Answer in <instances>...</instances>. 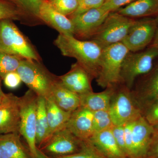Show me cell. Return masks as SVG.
Returning a JSON list of instances; mask_svg holds the SVG:
<instances>
[{
	"instance_id": "obj_12",
	"label": "cell",
	"mask_w": 158,
	"mask_h": 158,
	"mask_svg": "<svg viewBox=\"0 0 158 158\" xmlns=\"http://www.w3.org/2000/svg\"><path fill=\"white\" fill-rule=\"evenodd\" d=\"M20 97L6 94L0 103V135L19 133Z\"/></svg>"
},
{
	"instance_id": "obj_13",
	"label": "cell",
	"mask_w": 158,
	"mask_h": 158,
	"mask_svg": "<svg viewBox=\"0 0 158 158\" xmlns=\"http://www.w3.org/2000/svg\"><path fill=\"white\" fill-rule=\"evenodd\" d=\"M155 128L142 115L135 119L132 131L131 158H145L151 142Z\"/></svg>"
},
{
	"instance_id": "obj_41",
	"label": "cell",
	"mask_w": 158,
	"mask_h": 158,
	"mask_svg": "<svg viewBox=\"0 0 158 158\" xmlns=\"http://www.w3.org/2000/svg\"><path fill=\"white\" fill-rule=\"evenodd\" d=\"M5 96H4V97L3 98L0 99V103H1L2 102V101L3 98H4V97H5Z\"/></svg>"
},
{
	"instance_id": "obj_23",
	"label": "cell",
	"mask_w": 158,
	"mask_h": 158,
	"mask_svg": "<svg viewBox=\"0 0 158 158\" xmlns=\"http://www.w3.org/2000/svg\"><path fill=\"white\" fill-rule=\"evenodd\" d=\"M47 116L51 136L54 133L66 127L71 113L64 111L57 106L50 96L45 99Z\"/></svg>"
},
{
	"instance_id": "obj_21",
	"label": "cell",
	"mask_w": 158,
	"mask_h": 158,
	"mask_svg": "<svg viewBox=\"0 0 158 158\" xmlns=\"http://www.w3.org/2000/svg\"><path fill=\"white\" fill-rule=\"evenodd\" d=\"M116 86L108 87L102 92L94 93L93 91L80 95L81 106L95 112L100 110H109Z\"/></svg>"
},
{
	"instance_id": "obj_8",
	"label": "cell",
	"mask_w": 158,
	"mask_h": 158,
	"mask_svg": "<svg viewBox=\"0 0 158 158\" xmlns=\"http://www.w3.org/2000/svg\"><path fill=\"white\" fill-rule=\"evenodd\" d=\"M114 126H123L141 116V111L131 90L123 85L116 86L109 109Z\"/></svg>"
},
{
	"instance_id": "obj_15",
	"label": "cell",
	"mask_w": 158,
	"mask_h": 158,
	"mask_svg": "<svg viewBox=\"0 0 158 158\" xmlns=\"http://www.w3.org/2000/svg\"><path fill=\"white\" fill-rule=\"evenodd\" d=\"M39 15L40 19L56 30L59 34L74 36L73 24L70 19L55 10L49 1L43 0Z\"/></svg>"
},
{
	"instance_id": "obj_1",
	"label": "cell",
	"mask_w": 158,
	"mask_h": 158,
	"mask_svg": "<svg viewBox=\"0 0 158 158\" xmlns=\"http://www.w3.org/2000/svg\"><path fill=\"white\" fill-rule=\"evenodd\" d=\"M54 44L65 56L76 59L92 79H96L99 70L103 48L93 40H81L74 36L59 34Z\"/></svg>"
},
{
	"instance_id": "obj_35",
	"label": "cell",
	"mask_w": 158,
	"mask_h": 158,
	"mask_svg": "<svg viewBox=\"0 0 158 158\" xmlns=\"http://www.w3.org/2000/svg\"><path fill=\"white\" fill-rule=\"evenodd\" d=\"M3 81H4L5 86L11 89H16L18 88L22 82L17 71L12 72L8 73L4 78Z\"/></svg>"
},
{
	"instance_id": "obj_14",
	"label": "cell",
	"mask_w": 158,
	"mask_h": 158,
	"mask_svg": "<svg viewBox=\"0 0 158 158\" xmlns=\"http://www.w3.org/2000/svg\"><path fill=\"white\" fill-rule=\"evenodd\" d=\"M94 112L80 106L71 114L66 128L82 141L88 140L93 135Z\"/></svg>"
},
{
	"instance_id": "obj_2",
	"label": "cell",
	"mask_w": 158,
	"mask_h": 158,
	"mask_svg": "<svg viewBox=\"0 0 158 158\" xmlns=\"http://www.w3.org/2000/svg\"><path fill=\"white\" fill-rule=\"evenodd\" d=\"M16 71L29 90L45 99L51 96L54 85L59 80L41 62L31 59H23Z\"/></svg>"
},
{
	"instance_id": "obj_5",
	"label": "cell",
	"mask_w": 158,
	"mask_h": 158,
	"mask_svg": "<svg viewBox=\"0 0 158 158\" xmlns=\"http://www.w3.org/2000/svg\"><path fill=\"white\" fill-rule=\"evenodd\" d=\"M157 58L158 49L152 46L142 52H130L123 63L121 84L131 90L138 77L145 75L152 70L154 60Z\"/></svg>"
},
{
	"instance_id": "obj_42",
	"label": "cell",
	"mask_w": 158,
	"mask_h": 158,
	"mask_svg": "<svg viewBox=\"0 0 158 158\" xmlns=\"http://www.w3.org/2000/svg\"><path fill=\"white\" fill-rule=\"evenodd\" d=\"M78 1H79H79H81V0H78Z\"/></svg>"
},
{
	"instance_id": "obj_33",
	"label": "cell",
	"mask_w": 158,
	"mask_h": 158,
	"mask_svg": "<svg viewBox=\"0 0 158 158\" xmlns=\"http://www.w3.org/2000/svg\"><path fill=\"white\" fill-rule=\"evenodd\" d=\"M111 130L117 144L126 155L127 156L123 126H113Z\"/></svg>"
},
{
	"instance_id": "obj_25",
	"label": "cell",
	"mask_w": 158,
	"mask_h": 158,
	"mask_svg": "<svg viewBox=\"0 0 158 158\" xmlns=\"http://www.w3.org/2000/svg\"><path fill=\"white\" fill-rule=\"evenodd\" d=\"M23 58L0 52V78L2 80L6 75L16 71Z\"/></svg>"
},
{
	"instance_id": "obj_11",
	"label": "cell",
	"mask_w": 158,
	"mask_h": 158,
	"mask_svg": "<svg viewBox=\"0 0 158 158\" xmlns=\"http://www.w3.org/2000/svg\"><path fill=\"white\" fill-rule=\"evenodd\" d=\"M110 13L101 7L69 17L73 24L74 36L81 40L90 39Z\"/></svg>"
},
{
	"instance_id": "obj_22",
	"label": "cell",
	"mask_w": 158,
	"mask_h": 158,
	"mask_svg": "<svg viewBox=\"0 0 158 158\" xmlns=\"http://www.w3.org/2000/svg\"><path fill=\"white\" fill-rule=\"evenodd\" d=\"M51 97L57 106L66 112L72 113L81 106L80 95L66 88L59 78L54 85Z\"/></svg>"
},
{
	"instance_id": "obj_37",
	"label": "cell",
	"mask_w": 158,
	"mask_h": 158,
	"mask_svg": "<svg viewBox=\"0 0 158 158\" xmlns=\"http://www.w3.org/2000/svg\"><path fill=\"white\" fill-rule=\"evenodd\" d=\"M37 158H55L46 154L39 148H37Z\"/></svg>"
},
{
	"instance_id": "obj_3",
	"label": "cell",
	"mask_w": 158,
	"mask_h": 158,
	"mask_svg": "<svg viewBox=\"0 0 158 158\" xmlns=\"http://www.w3.org/2000/svg\"><path fill=\"white\" fill-rule=\"evenodd\" d=\"M130 51L122 42L103 48L96 81L103 88L121 84L123 63Z\"/></svg>"
},
{
	"instance_id": "obj_26",
	"label": "cell",
	"mask_w": 158,
	"mask_h": 158,
	"mask_svg": "<svg viewBox=\"0 0 158 158\" xmlns=\"http://www.w3.org/2000/svg\"><path fill=\"white\" fill-rule=\"evenodd\" d=\"M17 7L23 13L39 19L40 7L43 0H6Z\"/></svg>"
},
{
	"instance_id": "obj_19",
	"label": "cell",
	"mask_w": 158,
	"mask_h": 158,
	"mask_svg": "<svg viewBox=\"0 0 158 158\" xmlns=\"http://www.w3.org/2000/svg\"><path fill=\"white\" fill-rule=\"evenodd\" d=\"M19 133L0 135V158H32Z\"/></svg>"
},
{
	"instance_id": "obj_36",
	"label": "cell",
	"mask_w": 158,
	"mask_h": 158,
	"mask_svg": "<svg viewBox=\"0 0 158 158\" xmlns=\"http://www.w3.org/2000/svg\"><path fill=\"white\" fill-rule=\"evenodd\" d=\"M154 128V133L145 158H158V127Z\"/></svg>"
},
{
	"instance_id": "obj_32",
	"label": "cell",
	"mask_w": 158,
	"mask_h": 158,
	"mask_svg": "<svg viewBox=\"0 0 158 158\" xmlns=\"http://www.w3.org/2000/svg\"><path fill=\"white\" fill-rule=\"evenodd\" d=\"M105 0H81L79 1L77 8L69 17L97 8H100L103 5Z\"/></svg>"
},
{
	"instance_id": "obj_18",
	"label": "cell",
	"mask_w": 158,
	"mask_h": 158,
	"mask_svg": "<svg viewBox=\"0 0 158 158\" xmlns=\"http://www.w3.org/2000/svg\"><path fill=\"white\" fill-rule=\"evenodd\" d=\"M145 75L146 77L138 85L135 91H132L141 110L158 98V65Z\"/></svg>"
},
{
	"instance_id": "obj_38",
	"label": "cell",
	"mask_w": 158,
	"mask_h": 158,
	"mask_svg": "<svg viewBox=\"0 0 158 158\" xmlns=\"http://www.w3.org/2000/svg\"><path fill=\"white\" fill-rule=\"evenodd\" d=\"M150 46L158 49V27L156 31L154 38Z\"/></svg>"
},
{
	"instance_id": "obj_27",
	"label": "cell",
	"mask_w": 158,
	"mask_h": 158,
	"mask_svg": "<svg viewBox=\"0 0 158 158\" xmlns=\"http://www.w3.org/2000/svg\"><path fill=\"white\" fill-rule=\"evenodd\" d=\"M114 126L109 110L94 112L93 134L112 128Z\"/></svg>"
},
{
	"instance_id": "obj_4",
	"label": "cell",
	"mask_w": 158,
	"mask_h": 158,
	"mask_svg": "<svg viewBox=\"0 0 158 158\" xmlns=\"http://www.w3.org/2000/svg\"><path fill=\"white\" fill-rule=\"evenodd\" d=\"M0 52L40 61L34 46L11 20L0 21Z\"/></svg>"
},
{
	"instance_id": "obj_40",
	"label": "cell",
	"mask_w": 158,
	"mask_h": 158,
	"mask_svg": "<svg viewBox=\"0 0 158 158\" xmlns=\"http://www.w3.org/2000/svg\"><path fill=\"white\" fill-rule=\"evenodd\" d=\"M155 18L156 22L157 23L158 25V15L157 16H156V17H155Z\"/></svg>"
},
{
	"instance_id": "obj_30",
	"label": "cell",
	"mask_w": 158,
	"mask_h": 158,
	"mask_svg": "<svg viewBox=\"0 0 158 158\" xmlns=\"http://www.w3.org/2000/svg\"><path fill=\"white\" fill-rule=\"evenodd\" d=\"M141 114L154 127H158V98L142 108Z\"/></svg>"
},
{
	"instance_id": "obj_7",
	"label": "cell",
	"mask_w": 158,
	"mask_h": 158,
	"mask_svg": "<svg viewBox=\"0 0 158 158\" xmlns=\"http://www.w3.org/2000/svg\"><path fill=\"white\" fill-rule=\"evenodd\" d=\"M38 96L28 90L20 97L19 134L27 142L32 158H37L36 122Z\"/></svg>"
},
{
	"instance_id": "obj_39",
	"label": "cell",
	"mask_w": 158,
	"mask_h": 158,
	"mask_svg": "<svg viewBox=\"0 0 158 158\" xmlns=\"http://www.w3.org/2000/svg\"><path fill=\"white\" fill-rule=\"evenodd\" d=\"M2 81V79L0 78V99L3 98L6 95V94L3 92V90L2 89V87H1V81Z\"/></svg>"
},
{
	"instance_id": "obj_20",
	"label": "cell",
	"mask_w": 158,
	"mask_h": 158,
	"mask_svg": "<svg viewBox=\"0 0 158 158\" xmlns=\"http://www.w3.org/2000/svg\"><path fill=\"white\" fill-rule=\"evenodd\" d=\"M116 12L133 19L155 17L158 15V0H135Z\"/></svg>"
},
{
	"instance_id": "obj_28",
	"label": "cell",
	"mask_w": 158,
	"mask_h": 158,
	"mask_svg": "<svg viewBox=\"0 0 158 158\" xmlns=\"http://www.w3.org/2000/svg\"><path fill=\"white\" fill-rule=\"evenodd\" d=\"M24 13L17 7L6 0H0V21L20 20Z\"/></svg>"
},
{
	"instance_id": "obj_24",
	"label": "cell",
	"mask_w": 158,
	"mask_h": 158,
	"mask_svg": "<svg viewBox=\"0 0 158 158\" xmlns=\"http://www.w3.org/2000/svg\"><path fill=\"white\" fill-rule=\"evenodd\" d=\"M51 136L47 116L45 99L38 97L36 122V144L40 148Z\"/></svg>"
},
{
	"instance_id": "obj_6",
	"label": "cell",
	"mask_w": 158,
	"mask_h": 158,
	"mask_svg": "<svg viewBox=\"0 0 158 158\" xmlns=\"http://www.w3.org/2000/svg\"><path fill=\"white\" fill-rule=\"evenodd\" d=\"M135 21L116 11L110 12L90 40L103 48L122 42Z\"/></svg>"
},
{
	"instance_id": "obj_34",
	"label": "cell",
	"mask_w": 158,
	"mask_h": 158,
	"mask_svg": "<svg viewBox=\"0 0 158 158\" xmlns=\"http://www.w3.org/2000/svg\"><path fill=\"white\" fill-rule=\"evenodd\" d=\"M135 1V0H105L101 7L109 12H114Z\"/></svg>"
},
{
	"instance_id": "obj_9",
	"label": "cell",
	"mask_w": 158,
	"mask_h": 158,
	"mask_svg": "<svg viewBox=\"0 0 158 158\" xmlns=\"http://www.w3.org/2000/svg\"><path fill=\"white\" fill-rule=\"evenodd\" d=\"M158 27L155 18L136 20L122 43L130 52H140L151 44Z\"/></svg>"
},
{
	"instance_id": "obj_16",
	"label": "cell",
	"mask_w": 158,
	"mask_h": 158,
	"mask_svg": "<svg viewBox=\"0 0 158 158\" xmlns=\"http://www.w3.org/2000/svg\"><path fill=\"white\" fill-rule=\"evenodd\" d=\"M58 77L62 85L79 95L93 91L92 78L77 62L72 65L67 73Z\"/></svg>"
},
{
	"instance_id": "obj_29",
	"label": "cell",
	"mask_w": 158,
	"mask_h": 158,
	"mask_svg": "<svg viewBox=\"0 0 158 158\" xmlns=\"http://www.w3.org/2000/svg\"><path fill=\"white\" fill-rule=\"evenodd\" d=\"M51 6L55 10L65 16H70L76 10L78 0H50Z\"/></svg>"
},
{
	"instance_id": "obj_17",
	"label": "cell",
	"mask_w": 158,
	"mask_h": 158,
	"mask_svg": "<svg viewBox=\"0 0 158 158\" xmlns=\"http://www.w3.org/2000/svg\"><path fill=\"white\" fill-rule=\"evenodd\" d=\"M88 141L106 158H127L117 144L111 128L94 133Z\"/></svg>"
},
{
	"instance_id": "obj_10",
	"label": "cell",
	"mask_w": 158,
	"mask_h": 158,
	"mask_svg": "<svg viewBox=\"0 0 158 158\" xmlns=\"http://www.w3.org/2000/svg\"><path fill=\"white\" fill-rule=\"evenodd\" d=\"M83 141L65 127L52 134L39 149L56 158L78 152L81 149Z\"/></svg>"
},
{
	"instance_id": "obj_31",
	"label": "cell",
	"mask_w": 158,
	"mask_h": 158,
	"mask_svg": "<svg viewBox=\"0 0 158 158\" xmlns=\"http://www.w3.org/2000/svg\"><path fill=\"white\" fill-rule=\"evenodd\" d=\"M56 158H106L98 151L88 140L83 141L81 149L71 155Z\"/></svg>"
}]
</instances>
